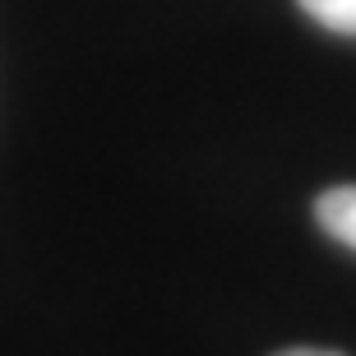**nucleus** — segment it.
<instances>
[{"instance_id": "f257e3e1", "label": "nucleus", "mask_w": 356, "mask_h": 356, "mask_svg": "<svg viewBox=\"0 0 356 356\" xmlns=\"http://www.w3.org/2000/svg\"><path fill=\"white\" fill-rule=\"evenodd\" d=\"M319 227L329 232L333 241H343L347 250H356V185H338V190H324L315 204Z\"/></svg>"}, {"instance_id": "f03ea898", "label": "nucleus", "mask_w": 356, "mask_h": 356, "mask_svg": "<svg viewBox=\"0 0 356 356\" xmlns=\"http://www.w3.org/2000/svg\"><path fill=\"white\" fill-rule=\"evenodd\" d=\"M315 24L333 28V33H347L356 38V0H296Z\"/></svg>"}, {"instance_id": "7ed1b4c3", "label": "nucleus", "mask_w": 356, "mask_h": 356, "mask_svg": "<svg viewBox=\"0 0 356 356\" xmlns=\"http://www.w3.org/2000/svg\"><path fill=\"white\" fill-rule=\"evenodd\" d=\"M277 356H338V352H324V347H287V352Z\"/></svg>"}]
</instances>
